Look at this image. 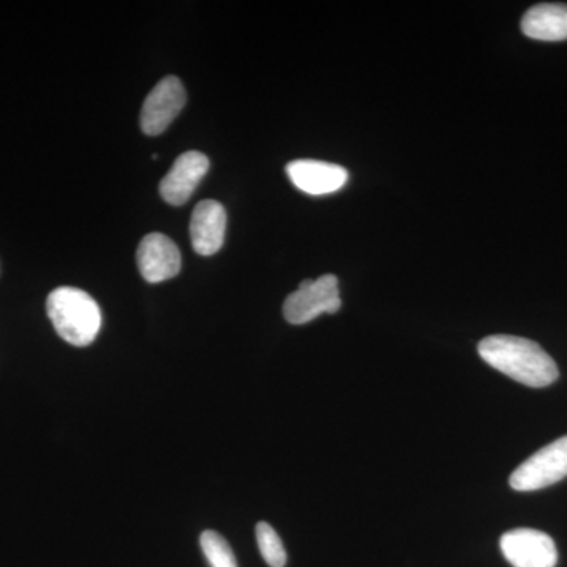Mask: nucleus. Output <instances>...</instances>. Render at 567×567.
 Wrapping results in <instances>:
<instances>
[{"instance_id": "nucleus-1", "label": "nucleus", "mask_w": 567, "mask_h": 567, "mask_svg": "<svg viewBox=\"0 0 567 567\" xmlns=\"http://www.w3.org/2000/svg\"><path fill=\"white\" fill-rule=\"evenodd\" d=\"M477 352L488 365L525 386L546 388L559 377L554 358L537 342L520 336H487Z\"/></svg>"}, {"instance_id": "nucleus-2", "label": "nucleus", "mask_w": 567, "mask_h": 567, "mask_svg": "<svg viewBox=\"0 0 567 567\" xmlns=\"http://www.w3.org/2000/svg\"><path fill=\"white\" fill-rule=\"evenodd\" d=\"M48 317L63 341L87 347L102 328V311L91 295L74 287H59L47 301Z\"/></svg>"}, {"instance_id": "nucleus-3", "label": "nucleus", "mask_w": 567, "mask_h": 567, "mask_svg": "<svg viewBox=\"0 0 567 567\" xmlns=\"http://www.w3.org/2000/svg\"><path fill=\"white\" fill-rule=\"evenodd\" d=\"M339 281L334 275L320 276L316 281H303L297 292L284 301V317L292 324L312 322L322 315H336L341 309Z\"/></svg>"}, {"instance_id": "nucleus-4", "label": "nucleus", "mask_w": 567, "mask_h": 567, "mask_svg": "<svg viewBox=\"0 0 567 567\" xmlns=\"http://www.w3.org/2000/svg\"><path fill=\"white\" fill-rule=\"evenodd\" d=\"M567 476V435L540 447L509 477V486L517 492L540 491Z\"/></svg>"}, {"instance_id": "nucleus-5", "label": "nucleus", "mask_w": 567, "mask_h": 567, "mask_svg": "<svg viewBox=\"0 0 567 567\" xmlns=\"http://www.w3.org/2000/svg\"><path fill=\"white\" fill-rule=\"evenodd\" d=\"M503 555L514 567H555L558 550L547 533L532 528L507 532L499 540Z\"/></svg>"}, {"instance_id": "nucleus-6", "label": "nucleus", "mask_w": 567, "mask_h": 567, "mask_svg": "<svg viewBox=\"0 0 567 567\" xmlns=\"http://www.w3.org/2000/svg\"><path fill=\"white\" fill-rule=\"evenodd\" d=\"M186 104V92L182 81L167 76L148 93L141 112V128L147 136L166 132Z\"/></svg>"}, {"instance_id": "nucleus-7", "label": "nucleus", "mask_w": 567, "mask_h": 567, "mask_svg": "<svg viewBox=\"0 0 567 567\" xmlns=\"http://www.w3.org/2000/svg\"><path fill=\"white\" fill-rule=\"evenodd\" d=\"M142 278L151 284L167 281L181 274L182 256L166 235L153 233L142 238L136 252Z\"/></svg>"}, {"instance_id": "nucleus-8", "label": "nucleus", "mask_w": 567, "mask_h": 567, "mask_svg": "<svg viewBox=\"0 0 567 567\" xmlns=\"http://www.w3.org/2000/svg\"><path fill=\"white\" fill-rule=\"evenodd\" d=\"M210 162L200 152H186L175 159L169 173L159 183V193L167 204L181 207L188 203L196 192L204 175L207 174Z\"/></svg>"}, {"instance_id": "nucleus-9", "label": "nucleus", "mask_w": 567, "mask_h": 567, "mask_svg": "<svg viewBox=\"0 0 567 567\" xmlns=\"http://www.w3.org/2000/svg\"><path fill=\"white\" fill-rule=\"evenodd\" d=\"M287 175L298 189L311 196L339 192L349 181V173L338 164L297 159L287 166Z\"/></svg>"}, {"instance_id": "nucleus-10", "label": "nucleus", "mask_w": 567, "mask_h": 567, "mask_svg": "<svg viewBox=\"0 0 567 567\" xmlns=\"http://www.w3.org/2000/svg\"><path fill=\"white\" fill-rule=\"evenodd\" d=\"M227 215L216 200H203L192 216V241L194 251L200 256H213L223 248L226 238Z\"/></svg>"}, {"instance_id": "nucleus-11", "label": "nucleus", "mask_w": 567, "mask_h": 567, "mask_svg": "<svg viewBox=\"0 0 567 567\" xmlns=\"http://www.w3.org/2000/svg\"><path fill=\"white\" fill-rule=\"evenodd\" d=\"M522 32L533 40H567V6L565 3H539L525 13Z\"/></svg>"}, {"instance_id": "nucleus-12", "label": "nucleus", "mask_w": 567, "mask_h": 567, "mask_svg": "<svg viewBox=\"0 0 567 567\" xmlns=\"http://www.w3.org/2000/svg\"><path fill=\"white\" fill-rule=\"evenodd\" d=\"M257 544H259L260 555L270 567H284L287 563L286 548L282 546L281 537L268 525L267 522H260L256 528Z\"/></svg>"}, {"instance_id": "nucleus-13", "label": "nucleus", "mask_w": 567, "mask_h": 567, "mask_svg": "<svg viewBox=\"0 0 567 567\" xmlns=\"http://www.w3.org/2000/svg\"><path fill=\"white\" fill-rule=\"evenodd\" d=\"M200 547L212 567H238L233 548L219 533L204 532L200 536Z\"/></svg>"}]
</instances>
